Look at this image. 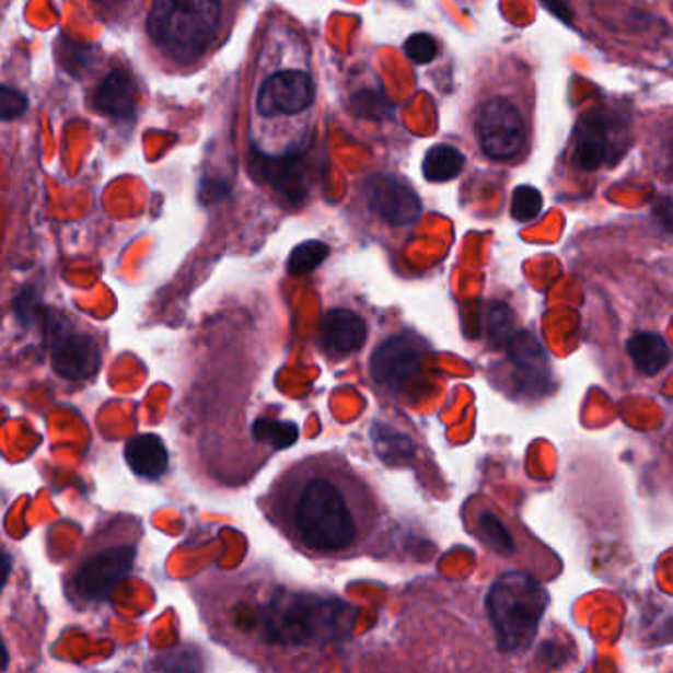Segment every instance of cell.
<instances>
[{
	"label": "cell",
	"mask_w": 673,
	"mask_h": 673,
	"mask_svg": "<svg viewBox=\"0 0 673 673\" xmlns=\"http://www.w3.org/2000/svg\"><path fill=\"white\" fill-rule=\"evenodd\" d=\"M274 526L313 556L361 546L379 518V500L341 453L325 451L282 468L263 500Z\"/></svg>",
	"instance_id": "obj_1"
},
{
	"label": "cell",
	"mask_w": 673,
	"mask_h": 673,
	"mask_svg": "<svg viewBox=\"0 0 673 673\" xmlns=\"http://www.w3.org/2000/svg\"><path fill=\"white\" fill-rule=\"evenodd\" d=\"M352 608L339 599L290 593L286 589L251 611L243 626L270 646L327 645L349 633Z\"/></svg>",
	"instance_id": "obj_2"
},
{
	"label": "cell",
	"mask_w": 673,
	"mask_h": 673,
	"mask_svg": "<svg viewBox=\"0 0 673 673\" xmlns=\"http://www.w3.org/2000/svg\"><path fill=\"white\" fill-rule=\"evenodd\" d=\"M221 0H152L148 34L167 58H199L216 36Z\"/></svg>",
	"instance_id": "obj_3"
},
{
	"label": "cell",
	"mask_w": 673,
	"mask_h": 673,
	"mask_svg": "<svg viewBox=\"0 0 673 673\" xmlns=\"http://www.w3.org/2000/svg\"><path fill=\"white\" fill-rule=\"evenodd\" d=\"M549 603L546 589L524 573L498 577L487 595V613L498 648L518 652L532 645Z\"/></svg>",
	"instance_id": "obj_4"
},
{
	"label": "cell",
	"mask_w": 673,
	"mask_h": 673,
	"mask_svg": "<svg viewBox=\"0 0 673 673\" xmlns=\"http://www.w3.org/2000/svg\"><path fill=\"white\" fill-rule=\"evenodd\" d=\"M475 132L485 156L497 162L514 160L526 147V120L517 105L504 97L488 98L480 105Z\"/></svg>",
	"instance_id": "obj_5"
},
{
	"label": "cell",
	"mask_w": 673,
	"mask_h": 673,
	"mask_svg": "<svg viewBox=\"0 0 673 673\" xmlns=\"http://www.w3.org/2000/svg\"><path fill=\"white\" fill-rule=\"evenodd\" d=\"M426 355L428 345L420 335L411 332L391 335L372 351L369 361L371 379L384 391L396 394L420 371Z\"/></svg>",
	"instance_id": "obj_6"
},
{
	"label": "cell",
	"mask_w": 673,
	"mask_h": 673,
	"mask_svg": "<svg viewBox=\"0 0 673 673\" xmlns=\"http://www.w3.org/2000/svg\"><path fill=\"white\" fill-rule=\"evenodd\" d=\"M362 197L371 216L388 227H408L420 219V196L402 177L388 174L367 177Z\"/></svg>",
	"instance_id": "obj_7"
},
{
	"label": "cell",
	"mask_w": 673,
	"mask_h": 673,
	"mask_svg": "<svg viewBox=\"0 0 673 673\" xmlns=\"http://www.w3.org/2000/svg\"><path fill=\"white\" fill-rule=\"evenodd\" d=\"M48 325L51 367L66 381H88L101 367L97 341L83 333L69 332L61 322L46 320Z\"/></svg>",
	"instance_id": "obj_8"
},
{
	"label": "cell",
	"mask_w": 673,
	"mask_h": 673,
	"mask_svg": "<svg viewBox=\"0 0 673 673\" xmlns=\"http://www.w3.org/2000/svg\"><path fill=\"white\" fill-rule=\"evenodd\" d=\"M507 364L512 372L514 394L542 398L552 388V371L546 351L532 333L518 332L507 343Z\"/></svg>",
	"instance_id": "obj_9"
},
{
	"label": "cell",
	"mask_w": 673,
	"mask_h": 673,
	"mask_svg": "<svg viewBox=\"0 0 673 673\" xmlns=\"http://www.w3.org/2000/svg\"><path fill=\"white\" fill-rule=\"evenodd\" d=\"M618 138V125L613 113L593 108L577 125L571 160L581 172H595L613 162Z\"/></svg>",
	"instance_id": "obj_10"
},
{
	"label": "cell",
	"mask_w": 673,
	"mask_h": 673,
	"mask_svg": "<svg viewBox=\"0 0 673 673\" xmlns=\"http://www.w3.org/2000/svg\"><path fill=\"white\" fill-rule=\"evenodd\" d=\"M137 559L132 546L108 547L89 557L73 577V587L88 601H105L113 589L130 573Z\"/></svg>",
	"instance_id": "obj_11"
},
{
	"label": "cell",
	"mask_w": 673,
	"mask_h": 673,
	"mask_svg": "<svg viewBox=\"0 0 673 673\" xmlns=\"http://www.w3.org/2000/svg\"><path fill=\"white\" fill-rule=\"evenodd\" d=\"M315 98L312 79L303 71H280L268 81L256 97V111L264 118L293 117L312 107Z\"/></svg>",
	"instance_id": "obj_12"
},
{
	"label": "cell",
	"mask_w": 673,
	"mask_h": 673,
	"mask_svg": "<svg viewBox=\"0 0 673 673\" xmlns=\"http://www.w3.org/2000/svg\"><path fill=\"white\" fill-rule=\"evenodd\" d=\"M367 335V322L345 308L329 310L320 323V345L329 359H345L361 351Z\"/></svg>",
	"instance_id": "obj_13"
},
{
	"label": "cell",
	"mask_w": 673,
	"mask_h": 673,
	"mask_svg": "<svg viewBox=\"0 0 673 673\" xmlns=\"http://www.w3.org/2000/svg\"><path fill=\"white\" fill-rule=\"evenodd\" d=\"M137 103V81L123 68L113 69L93 93V108L115 120L132 118Z\"/></svg>",
	"instance_id": "obj_14"
},
{
	"label": "cell",
	"mask_w": 673,
	"mask_h": 673,
	"mask_svg": "<svg viewBox=\"0 0 673 673\" xmlns=\"http://www.w3.org/2000/svg\"><path fill=\"white\" fill-rule=\"evenodd\" d=\"M125 459L128 467L137 473L138 477L160 478L167 471V449L164 441L154 433H142L128 441L125 448Z\"/></svg>",
	"instance_id": "obj_15"
},
{
	"label": "cell",
	"mask_w": 673,
	"mask_h": 673,
	"mask_svg": "<svg viewBox=\"0 0 673 673\" xmlns=\"http://www.w3.org/2000/svg\"><path fill=\"white\" fill-rule=\"evenodd\" d=\"M626 351L636 369L646 376H654L672 362V349L660 333H636L635 337H630V341L626 343Z\"/></svg>",
	"instance_id": "obj_16"
},
{
	"label": "cell",
	"mask_w": 673,
	"mask_h": 673,
	"mask_svg": "<svg viewBox=\"0 0 673 673\" xmlns=\"http://www.w3.org/2000/svg\"><path fill=\"white\" fill-rule=\"evenodd\" d=\"M463 166H465V156L457 148L451 144H438L428 150L421 164V172L428 182L445 184L455 179L463 172Z\"/></svg>",
	"instance_id": "obj_17"
},
{
	"label": "cell",
	"mask_w": 673,
	"mask_h": 673,
	"mask_svg": "<svg viewBox=\"0 0 673 673\" xmlns=\"http://www.w3.org/2000/svg\"><path fill=\"white\" fill-rule=\"evenodd\" d=\"M327 256H329L327 244L322 241H305V243L298 244L290 253L286 270L292 276L313 272L320 264L325 263Z\"/></svg>",
	"instance_id": "obj_18"
},
{
	"label": "cell",
	"mask_w": 673,
	"mask_h": 673,
	"mask_svg": "<svg viewBox=\"0 0 673 673\" xmlns=\"http://www.w3.org/2000/svg\"><path fill=\"white\" fill-rule=\"evenodd\" d=\"M56 56H58L59 66L66 69L71 76L81 78L85 73V69L91 68L93 61V48L79 44L76 39H69L68 36H61L56 46Z\"/></svg>",
	"instance_id": "obj_19"
},
{
	"label": "cell",
	"mask_w": 673,
	"mask_h": 673,
	"mask_svg": "<svg viewBox=\"0 0 673 673\" xmlns=\"http://www.w3.org/2000/svg\"><path fill=\"white\" fill-rule=\"evenodd\" d=\"M254 431L260 443L274 449H286L298 441V426L293 421L258 420Z\"/></svg>",
	"instance_id": "obj_20"
},
{
	"label": "cell",
	"mask_w": 673,
	"mask_h": 673,
	"mask_svg": "<svg viewBox=\"0 0 673 673\" xmlns=\"http://www.w3.org/2000/svg\"><path fill=\"white\" fill-rule=\"evenodd\" d=\"M544 209V197L537 192L536 187L518 186L512 194L510 204V216L518 223H532L539 217Z\"/></svg>",
	"instance_id": "obj_21"
},
{
	"label": "cell",
	"mask_w": 673,
	"mask_h": 673,
	"mask_svg": "<svg viewBox=\"0 0 673 673\" xmlns=\"http://www.w3.org/2000/svg\"><path fill=\"white\" fill-rule=\"evenodd\" d=\"M204 655L194 646H184L160 658L162 673H204Z\"/></svg>",
	"instance_id": "obj_22"
},
{
	"label": "cell",
	"mask_w": 673,
	"mask_h": 673,
	"mask_svg": "<svg viewBox=\"0 0 673 673\" xmlns=\"http://www.w3.org/2000/svg\"><path fill=\"white\" fill-rule=\"evenodd\" d=\"M487 333L488 337L495 341V345H507L510 337L514 335L512 325H514V313L504 303H495L488 308L487 313Z\"/></svg>",
	"instance_id": "obj_23"
},
{
	"label": "cell",
	"mask_w": 673,
	"mask_h": 673,
	"mask_svg": "<svg viewBox=\"0 0 673 673\" xmlns=\"http://www.w3.org/2000/svg\"><path fill=\"white\" fill-rule=\"evenodd\" d=\"M478 530H480V536L485 537L488 544L498 552H504V554L514 552V539L510 536L507 526L495 514L483 512L478 518Z\"/></svg>",
	"instance_id": "obj_24"
},
{
	"label": "cell",
	"mask_w": 673,
	"mask_h": 673,
	"mask_svg": "<svg viewBox=\"0 0 673 673\" xmlns=\"http://www.w3.org/2000/svg\"><path fill=\"white\" fill-rule=\"evenodd\" d=\"M404 51L406 56L414 61V63H430L438 56V42L431 38L430 34H414L410 38L406 39L404 44Z\"/></svg>",
	"instance_id": "obj_25"
},
{
	"label": "cell",
	"mask_w": 673,
	"mask_h": 673,
	"mask_svg": "<svg viewBox=\"0 0 673 673\" xmlns=\"http://www.w3.org/2000/svg\"><path fill=\"white\" fill-rule=\"evenodd\" d=\"M28 111V98L19 89L0 85V120H14Z\"/></svg>",
	"instance_id": "obj_26"
},
{
	"label": "cell",
	"mask_w": 673,
	"mask_h": 673,
	"mask_svg": "<svg viewBox=\"0 0 673 673\" xmlns=\"http://www.w3.org/2000/svg\"><path fill=\"white\" fill-rule=\"evenodd\" d=\"M42 312V305H39L36 295L32 292L22 293L19 300H16V315H19L22 322L32 323L38 313Z\"/></svg>",
	"instance_id": "obj_27"
},
{
	"label": "cell",
	"mask_w": 673,
	"mask_h": 673,
	"mask_svg": "<svg viewBox=\"0 0 673 673\" xmlns=\"http://www.w3.org/2000/svg\"><path fill=\"white\" fill-rule=\"evenodd\" d=\"M652 213H654L655 221L660 223V227H662L664 231L673 233V199H670V197H660L654 204Z\"/></svg>",
	"instance_id": "obj_28"
},
{
	"label": "cell",
	"mask_w": 673,
	"mask_h": 673,
	"mask_svg": "<svg viewBox=\"0 0 673 673\" xmlns=\"http://www.w3.org/2000/svg\"><path fill=\"white\" fill-rule=\"evenodd\" d=\"M10 571H12V559H10L9 554L0 552V593H2V589H4L7 581H9Z\"/></svg>",
	"instance_id": "obj_29"
},
{
	"label": "cell",
	"mask_w": 673,
	"mask_h": 673,
	"mask_svg": "<svg viewBox=\"0 0 673 673\" xmlns=\"http://www.w3.org/2000/svg\"><path fill=\"white\" fill-rule=\"evenodd\" d=\"M9 668V650L4 646V640L0 636V673L4 672Z\"/></svg>",
	"instance_id": "obj_30"
},
{
	"label": "cell",
	"mask_w": 673,
	"mask_h": 673,
	"mask_svg": "<svg viewBox=\"0 0 673 673\" xmlns=\"http://www.w3.org/2000/svg\"><path fill=\"white\" fill-rule=\"evenodd\" d=\"M95 2L101 4V7H105V9H118V7L127 4L128 0H95Z\"/></svg>",
	"instance_id": "obj_31"
},
{
	"label": "cell",
	"mask_w": 673,
	"mask_h": 673,
	"mask_svg": "<svg viewBox=\"0 0 673 673\" xmlns=\"http://www.w3.org/2000/svg\"><path fill=\"white\" fill-rule=\"evenodd\" d=\"M668 162H670V166L673 170V135L670 138V142H668Z\"/></svg>",
	"instance_id": "obj_32"
}]
</instances>
